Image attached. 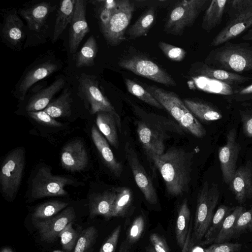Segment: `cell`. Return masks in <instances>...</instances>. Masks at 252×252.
<instances>
[{
    "label": "cell",
    "instance_id": "cell-16",
    "mask_svg": "<svg viewBox=\"0 0 252 252\" xmlns=\"http://www.w3.org/2000/svg\"><path fill=\"white\" fill-rule=\"evenodd\" d=\"M27 26L20 18L18 11L13 9L3 15L0 30V37L7 46L17 51L21 50L27 39Z\"/></svg>",
    "mask_w": 252,
    "mask_h": 252
},
{
    "label": "cell",
    "instance_id": "cell-29",
    "mask_svg": "<svg viewBox=\"0 0 252 252\" xmlns=\"http://www.w3.org/2000/svg\"><path fill=\"white\" fill-rule=\"evenodd\" d=\"M75 3L76 0H63L60 2L54 28L52 43L57 41L67 25L70 24L74 12Z\"/></svg>",
    "mask_w": 252,
    "mask_h": 252
},
{
    "label": "cell",
    "instance_id": "cell-41",
    "mask_svg": "<svg viewBox=\"0 0 252 252\" xmlns=\"http://www.w3.org/2000/svg\"><path fill=\"white\" fill-rule=\"evenodd\" d=\"M72 224L73 222L69 223L59 235L63 249L68 252L74 250L79 237Z\"/></svg>",
    "mask_w": 252,
    "mask_h": 252
},
{
    "label": "cell",
    "instance_id": "cell-43",
    "mask_svg": "<svg viewBox=\"0 0 252 252\" xmlns=\"http://www.w3.org/2000/svg\"><path fill=\"white\" fill-rule=\"evenodd\" d=\"M159 48L169 60L174 62L182 61L186 55L185 50L164 41H159L158 43Z\"/></svg>",
    "mask_w": 252,
    "mask_h": 252
},
{
    "label": "cell",
    "instance_id": "cell-47",
    "mask_svg": "<svg viewBox=\"0 0 252 252\" xmlns=\"http://www.w3.org/2000/svg\"><path fill=\"white\" fill-rule=\"evenodd\" d=\"M240 114L244 134L248 137L252 138V109L240 110Z\"/></svg>",
    "mask_w": 252,
    "mask_h": 252
},
{
    "label": "cell",
    "instance_id": "cell-24",
    "mask_svg": "<svg viewBox=\"0 0 252 252\" xmlns=\"http://www.w3.org/2000/svg\"><path fill=\"white\" fill-rule=\"evenodd\" d=\"M91 137L104 163L115 176L119 177L123 172V165L115 157L107 139L94 126L91 129Z\"/></svg>",
    "mask_w": 252,
    "mask_h": 252
},
{
    "label": "cell",
    "instance_id": "cell-23",
    "mask_svg": "<svg viewBox=\"0 0 252 252\" xmlns=\"http://www.w3.org/2000/svg\"><path fill=\"white\" fill-rule=\"evenodd\" d=\"M65 78L60 76L52 84L33 94L29 99L26 110L28 112L43 110L52 101L54 96L64 86Z\"/></svg>",
    "mask_w": 252,
    "mask_h": 252
},
{
    "label": "cell",
    "instance_id": "cell-49",
    "mask_svg": "<svg viewBox=\"0 0 252 252\" xmlns=\"http://www.w3.org/2000/svg\"><path fill=\"white\" fill-rule=\"evenodd\" d=\"M234 94V98L237 101L252 98V84L236 90Z\"/></svg>",
    "mask_w": 252,
    "mask_h": 252
},
{
    "label": "cell",
    "instance_id": "cell-22",
    "mask_svg": "<svg viewBox=\"0 0 252 252\" xmlns=\"http://www.w3.org/2000/svg\"><path fill=\"white\" fill-rule=\"evenodd\" d=\"M190 72L192 75L205 77L229 85L242 84L252 80V77L216 68L202 62L194 63L190 67Z\"/></svg>",
    "mask_w": 252,
    "mask_h": 252
},
{
    "label": "cell",
    "instance_id": "cell-36",
    "mask_svg": "<svg viewBox=\"0 0 252 252\" xmlns=\"http://www.w3.org/2000/svg\"><path fill=\"white\" fill-rule=\"evenodd\" d=\"M246 210V209L241 206L234 208L225 218L219 233L213 242L214 244L225 243L233 237V230L236 221L240 215Z\"/></svg>",
    "mask_w": 252,
    "mask_h": 252
},
{
    "label": "cell",
    "instance_id": "cell-27",
    "mask_svg": "<svg viewBox=\"0 0 252 252\" xmlns=\"http://www.w3.org/2000/svg\"><path fill=\"white\" fill-rule=\"evenodd\" d=\"M183 101L193 115L203 122H212L222 118L221 112L212 104L196 98H186Z\"/></svg>",
    "mask_w": 252,
    "mask_h": 252
},
{
    "label": "cell",
    "instance_id": "cell-32",
    "mask_svg": "<svg viewBox=\"0 0 252 252\" xmlns=\"http://www.w3.org/2000/svg\"><path fill=\"white\" fill-rule=\"evenodd\" d=\"M227 2L228 0H211L202 22V28L204 30L209 32L220 24Z\"/></svg>",
    "mask_w": 252,
    "mask_h": 252
},
{
    "label": "cell",
    "instance_id": "cell-38",
    "mask_svg": "<svg viewBox=\"0 0 252 252\" xmlns=\"http://www.w3.org/2000/svg\"><path fill=\"white\" fill-rule=\"evenodd\" d=\"M127 91L143 102L156 107L163 109L160 103L146 89L134 81L128 78L124 79Z\"/></svg>",
    "mask_w": 252,
    "mask_h": 252
},
{
    "label": "cell",
    "instance_id": "cell-31",
    "mask_svg": "<svg viewBox=\"0 0 252 252\" xmlns=\"http://www.w3.org/2000/svg\"><path fill=\"white\" fill-rule=\"evenodd\" d=\"M72 102L71 92L66 88L57 98L52 101L43 110L54 118L69 116Z\"/></svg>",
    "mask_w": 252,
    "mask_h": 252
},
{
    "label": "cell",
    "instance_id": "cell-11",
    "mask_svg": "<svg viewBox=\"0 0 252 252\" xmlns=\"http://www.w3.org/2000/svg\"><path fill=\"white\" fill-rule=\"evenodd\" d=\"M25 164L24 148L14 149L3 161L0 171L1 191L4 196L12 199L20 186Z\"/></svg>",
    "mask_w": 252,
    "mask_h": 252
},
{
    "label": "cell",
    "instance_id": "cell-8",
    "mask_svg": "<svg viewBox=\"0 0 252 252\" xmlns=\"http://www.w3.org/2000/svg\"><path fill=\"white\" fill-rule=\"evenodd\" d=\"M220 191L218 184L203 183L198 191L196 209L192 231V240L194 244L202 242L207 232L213 217L214 211L218 202Z\"/></svg>",
    "mask_w": 252,
    "mask_h": 252
},
{
    "label": "cell",
    "instance_id": "cell-48",
    "mask_svg": "<svg viewBox=\"0 0 252 252\" xmlns=\"http://www.w3.org/2000/svg\"><path fill=\"white\" fill-rule=\"evenodd\" d=\"M150 241L156 252H170L165 240L160 235L155 233L151 234Z\"/></svg>",
    "mask_w": 252,
    "mask_h": 252
},
{
    "label": "cell",
    "instance_id": "cell-2",
    "mask_svg": "<svg viewBox=\"0 0 252 252\" xmlns=\"http://www.w3.org/2000/svg\"><path fill=\"white\" fill-rule=\"evenodd\" d=\"M135 111L140 117L136 125L137 136L145 153L161 155L170 134H184L177 122L153 113H143L139 109L135 108Z\"/></svg>",
    "mask_w": 252,
    "mask_h": 252
},
{
    "label": "cell",
    "instance_id": "cell-14",
    "mask_svg": "<svg viewBox=\"0 0 252 252\" xmlns=\"http://www.w3.org/2000/svg\"><path fill=\"white\" fill-rule=\"evenodd\" d=\"M78 81V95L89 105L91 114L108 112L120 116L100 90L98 82L94 76L82 73Z\"/></svg>",
    "mask_w": 252,
    "mask_h": 252
},
{
    "label": "cell",
    "instance_id": "cell-6",
    "mask_svg": "<svg viewBox=\"0 0 252 252\" xmlns=\"http://www.w3.org/2000/svg\"><path fill=\"white\" fill-rule=\"evenodd\" d=\"M225 12L227 21L213 39L212 46L228 42L252 27V0H228Z\"/></svg>",
    "mask_w": 252,
    "mask_h": 252
},
{
    "label": "cell",
    "instance_id": "cell-5",
    "mask_svg": "<svg viewBox=\"0 0 252 252\" xmlns=\"http://www.w3.org/2000/svg\"><path fill=\"white\" fill-rule=\"evenodd\" d=\"M145 89L172 116L184 132L198 138L205 136L206 130L189 111L177 94L155 85H148Z\"/></svg>",
    "mask_w": 252,
    "mask_h": 252
},
{
    "label": "cell",
    "instance_id": "cell-17",
    "mask_svg": "<svg viewBox=\"0 0 252 252\" xmlns=\"http://www.w3.org/2000/svg\"><path fill=\"white\" fill-rule=\"evenodd\" d=\"M241 147L237 140L235 128L226 135V142L219 150V159L224 182L229 185L235 172L237 162Z\"/></svg>",
    "mask_w": 252,
    "mask_h": 252
},
{
    "label": "cell",
    "instance_id": "cell-3",
    "mask_svg": "<svg viewBox=\"0 0 252 252\" xmlns=\"http://www.w3.org/2000/svg\"><path fill=\"white\" fill-rule=\"evenodd\" d=\"M133 11V4L128 0H106L100 7L96 18L108 45L117 46L125 39Z\"/></svg>",
    "mask_w": 252,
    "mask_h": 252
},
{
    "label": "cell",
    "instance_id": "cell-21",
    "mask_svg": "<svg viewBox=\"0 0 252 252\" xmlns=\"http://www.w3.org/2000/svg\"><path fill=\"white\" fill-rule=\"evenodd\" d=\"M237 202L242 204L252 198V162L247 161L245 165L238 167L229 185Z\"/></svg>",
    "mask_w": 252,
    "mask_h": 252
},
{
    "label": "cell",
    "instance_id": "cell-15",
    "mask_svg": "<svg viewBox=\"0 0 252 252\" xmlns=\"http://www.w3.org/2000/svg\"><path fill=\"white\" fill-rule=\"evenodd\" d=\"M124 152L136 184L146 200L150 204H156L158 197L153 181L140 162L135 149L128 141L125 145Z\"/></svg>",
    "mask_w": 252,
    "mask_h": 252
},
{
    "label": "cell",
    "instance_id": "cell-25",
    "mask_svg": "<svg viewBox=\"0 0 252 252\" xmlns=\"http://www.w3.org/2000/svg\"><path fill=\"white\" fill-rule=\"evenodd\" d=\"M96 124L109 143L117 149L119 143L118 130L121 132L122 128L120 116L108 112H99L97 113Z\"/></svg>",
    "mask_w": 252,
    "mask_h": 252
},
{
    "label": "cell",
    "instance_id": "cell-52",
    "mask_svg": "<svg viewBox=\"0 0 252 252\" xmlns=\"http://www.w3.org/2000/svg\"><path fill=\"white\" fill-rule=\"evenodd\" d=\"M146 252H156L151 245L146 247Z\"/></svg>",
    "mask_w": 252,
    "mask_h": 252
},
{
    "label": "cell",
    "instance_id": "cell-13",
    "mask_svg": "<svg viewBox=\"0 0 252 252\" xmlns=\"http://www.w3.org/2000/svg\"><path fill=\"white\" fill-rule=\"evenodd\" d=\"M119 65L136 75L166 86H176L171 76L150 59L140 55H132L121 59Z\"/></svg>",
    "mask_w": 252,
    "mask_h": 252
},
{
    "label": "cell",
    "instance_id": "cell-35",
    "mask_svg": "<svg viewBox=\"0 0 252 252\" xmlns=\"http://www.w3.org/2000/svg\"><path fill=\"white\" fill-rule=\"evenodd\" d=\"M156 17L155 9L151 7L145 11L128 30L130 39H135L146 35L152 27Z\"/></svg>",
    "mask_w": 252,
    "mask_h": 252
},
{
    "label": "cell",
    "instance_id": "cell-12",
    "mask_svg": "<svg viewBox=\"0 0 252 252\" xmlns=\"http://www.w3.org/2000/svg\"><path fill=\"white\" fill-rule=\"evenodd\" d=\"M74 183L71 179L54 175L50 168L42 166L37 170L32 178L31 194L34 199L65 196L68 194L64 189L65 187Z\"/></svg>",
    "mask_w": 252,
    "mask_h": 252
},
{
    "label": "cell",
    "instance_id": "cell-20",
    "mask_svg": "<svg viewBox=\"0 0 252 252\" xmlns=\"http://www.w3.org/2000/svg\"><path fill=\"white\" fill-rule=\"evenodd\" d=\"M61 162L63 168L71 172H80L87 166L89 157L82 141L74 140L63 148Z\"/></svg>",
    "mask_w": 252,
    "mask_h": 252
},
{
    "label": "cell",
    "instance_id": "cell-9",
    "mask_svg": "<svg viewBox=\"0 0 252 252\" xmlns=\"http://www.w3.org/2000/svg\"><path fill=\"white\" fill-rule=\"evenodd\" d=\"M56 8V5L50 2L42 1L18 10L19 15L27 23V37L24 47L44 42L43 33L49 28L46 22Z\"/></svg>",
    "mask_w": 252,
    "mask_h": 252
},
{
    "label": "cell",
    "instance_id": "cell-26",
    "mask_svg": "<svg viewBox=\"0 0 252 252\" xmlns=\"http://www.w3.org/2000/svg\"><path fill=\"white\" fill-rule=\"evenodd\" d=\"M115 197V189L90 195L89 198L90 218L101 215L106 220L110 219L111 209Z\"/></svg>",
    "mask_w": 252,
    "mask_h": 252
},
{
    "label": "cell",
    "instance_id": "cell-53",
    "mask_svg": "<svg viewBox=\"0 0 252 252\" xmlns=\"http://www.w3.org/2000/svg\"><path fill=\"white\" fill-rule=\"evenodd\" d=\"M0 252H13L12 250L9 247H5L3 248Z\"/></svg>",
    "mask_w": 252,
    "mask_h": 252
},
{
    "label": "cell",
    "instance_id": "cell-18",
    "mask_svg": "<svg viewBox=\"0 0 252 252\" xmlns=\"http://www.w3.org/2000/svg\"><path fill=\"white\" fill-rule=\"evenodd\" d=\"M76 218L74 209L68 207L60 213L50 218L44 220H33V224L37 229L42 241L53 242L61 231Z\"/></svg>",
    "mask_w": 252,
    "mask_h": 252
},
{
    "label": "cell",
    "instance_id": "cell-46",
    "mask_svg": "<svg viewBox=\"0 0 252 252\" xmlns=\"http://www.w3.org/2000/svg\"><path fill=\"white\" fill-rule=\"evenodd\" d=\"M242 245L239 243H222L214 244L204 250V252H240Z\"/></svg>",
    "mask_w": 252,
    "mask_h": 252
},
{
    "label": "cell",
    "instance_id": "cell-44",
    "mask_svg": "<svg viewBox=\"0 0 252 252\" xmlns=\"http://www.w3.org/2000/svg\"><path fill=\"white\" fill-rule=\"evenodd\" d=\"M28 115L38 123L50 127H61L63 124L56 121L44 110L28 112Z\"/></svg>",
    "mask_w": 252,
    "mask_h": 252
},
{
    "label": "cell",
    "instance_id": "cell-19",
    "mask_svg": "<svg viewBox=\"0 0 252 252\" xmlns=\"http://www.w3.org/2000/svg\"><path fill=\"white\" fill-rule=\"evenodd\" d=\"M86 0H76L74 12L69 31V48L72 54L76 52L82 40L90 31L86 17Z\"/></svg>",
    "mask_w": 252,
    "mask_h": 252
},
{
    "label": "cell",
    "instance_id": "cell-10",
    "mask_svg": "<svg viewBox=\"0 0 252 252\" xmlns=\"http://www.w3.org/2000/svg\"><path fill=\"white\" fill-rule=\"evenodd\" d=\"M209 0H184L178 2L171 11L164 26L168 34L181 35L191 26L210 3Z\"/></svg>",
    "mask_w": 252,
    "mask_h": 252
},
{
    "label": "cell",
    "instance_id": "cell-7",
    "mask_svg": "<svg viewBox=\"0 0 252 252\" xmlns=\"http://www.w3.org/2000/svg\"><path fill=\"white\" fill-rule=\"evenodd\" d=\"M63 65L54 52L48 50L40 54L24 70L13 90V95L24 100L29 89L36 83L59 71Z\"/></svg>",
    "mask_w": 252,
    "mask_h": 252
},
{
    "label": "cell",
    "instance_id": "cell-45",
    "mask_svg": "<svg viewBox=\"0 0 252 252\" xmlns=\"http://www.w3.org/2000/svg\"><path fill=\"white\" fill-rule=\"evenodd\" d=\"M121 231V225H118L109 235L101 247L99 252H115Z\"/></svg>",
    "mask_w": 252,
    "mask_h": 252
},
{
    "label": "cell",
    "instance_id": "cell-33",
    "mask_svg": "<svg viewBox=\"0 0 252 252\" xmlns=\"http://www.w3.org/2000/svg\"><path fill=\"white\" fill-rule=\"evenodd\" d=\"M234 208L224 205H221L218 207L204 237V240L200 243L201 245H205L214 242L221 229L225 218L231 213Z\"/></svg>",
    "mask_w": 252,
    "mask_h": 252
},
{
    "label": "cell",
    "instance_id": "cell-4",
    "mask_svg": "<svg viewBox=\"0 0 252 252\" xmlns=\"http://www.w3.org/2000/svg\"><path fill=\"white\" fill-rule=\"evenodd\" d=\"M204 63L232 73L252 70V46L246 42H225L211 50Z\"/></svg>",
    "mask_w": 252,
    "mask_h": 252
},
{
    "label": "cell",
    "instance_id": "cell-54",
    "mask_svg": "<svg viewBox=\"0 0 252 252\" xmlns=\"http://www.w3.org/2000/svg\"><path fill=\"white\" fill-rule=\"evenodd\" d=\"M52 252H63L62 251H60V250H56V251H54Z\"/></svg>",
    "mask_w": 252,
    "mask_h": 252
},
{
    "label": "cell",
    "instance_id": "cell-40",
    "mask_svg": "<svg viewBox=\"0 0 252 252\" xmlns=\"http://www.w3.org/2000/svg\"><path fill=\"white\" fill-rule=\"evenodd\" d=\"M145 226V220L143 216L139 215L134 219L126 233L125 241L129 246L131 247L140 238L144 230Z\"/></svg>",
    "mask_w": 252,
    "mask_h": 252
},
{
    "label": "cell",
    "instance_id": "cell-1",
    "mask_svg": "<svg viewBox=\"0 0 252 252\" xmlns=\"http://www.w3.org/2000/svg\"><path fill=\"white\" fill-rule=\"evenodd\" d=\"M145 153L160 172L166 190L169 195H181L189 190L193 157L192 152L172 147L161 155Z\"/></svg>",
    "mask_w": 252,
    "mask_h": 252
},
{
    "label": "cell",
    "instance_id": "cell-30",
    "mask_svg": "<svg viewBox=\"0 0 252 252\" xmlns=\"http://www.w3.org/2000/svg\"><path fill=\"white\" fill-rule=\"evenodd\" d=\"M190 212L187 199L183 200L180 205L175 227V237L178 246L182 250L186 243L190 222Z\"/></svg>",
    "mask_w": 252,
    "mask_h": 252
},
{
    "label": "cell",
    "instance_id": "cell-34",
    "mask_svg": "<svg viewBox=\"0 0 252 252\" xmlns=\"http://www.w3.org/2000/svg\"><path fill=\"white\" fill-rule=\"evenodd\" d=\"M97 52L98 47L95 38L92 35L76 54V66L78 68L93 66Z\"/></svg>",
    "mask_w": 252,
    "mask_h": 252
},
{
    "label": "cell",
    "instance_id": "cell-42",
    "mask_svg": "<svg viewBox=\"0 0 252 252\" xmlns=\"http://www.w3.org/2000/svg\"><path fill=\"white\" fill-rule=\"evenodd\" d=\"M252 232V207L243 212L238 218L235 226L233 237L247 232Z\"/></svg>",
    "mask_w": 252,
    "mask_h": 252
},
{
    "label": "cell",
    "instance_id": "cell-50",
    "mask_svg": "<svg viewBox=\"0 0 252 252\" xmlns=\"http://www.w3.org/2000/svg\"><path fill=\"white\" fill-rule=\"evenodd\" d=\"M130 248L131 246L125 240L123 241L121 243L118 252H129Z\"/></svg>",
    "mask_w": 252,
    "mask_h": 252
},
{
    "label": "cell",
    "instance_id": "cell-51",
    "mask_svg": "<svg viewBox=\"0 0 252 252\" xmlns=\"http://www.w3.org/2000/svg\"><path fill=\"white\" fill-rule=\"evenodd\" d=\"M242 39L244 40H252V27L242 36Z\"/></svg>",
    "mask_w": 252,
    "mask_h": 252
},
{
    "label": "cell",
    "instance_id": "cell-37",
    "mask_svg": "<svg viewBox=\"0 0 252 252\" xmlns=\"http://www.w3.org/2000/svg\"><path fill=\"white\" fill-rule=\"evenodd\" d=\"M68 203L59 200L45 202L37 206L32 215L33 220L47 219L54 217L65 208Z\"/></svg>",
    "mask_w": 252,
    "mask_h": 252
},
{
    "label": "cell",
    "instance_id": "cell-39",
    "mask_svg": "<svg viewBox=\"0 0 252 252\" xmlns=\"http://www.w3.org/2000/svg\"><path fill=\"white\" fill-rule=\"evenodd\" d=\"M97 236L98 232L95 227L90 226L84 229L79 235L73 252H90Z\"/></svg>",
    "mask_w": 252,
    "mask_h": 252
},
{
    "label": "cell",
    "instance_id": "cell-28",
    "mask_svg": "<svg viewBox=\"0 0 252 252\" xmlns=\"http://www.w3.org/2000/svg\"><path fill=\"white\" fill-rule=\"evenodd\" d=\"M115 191L116 197L111 209V218L129 217L134 209L132 190L127 187H122L115 189Z\"/></svg>",
    "mask_w": 252,
    "mask_h": 252
}]
</instances>
